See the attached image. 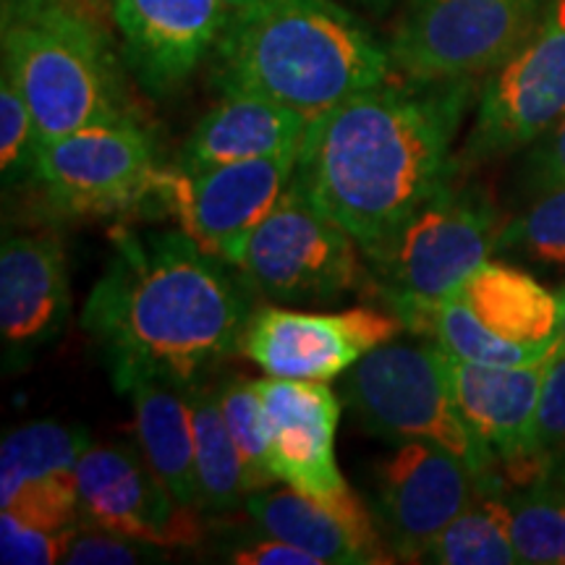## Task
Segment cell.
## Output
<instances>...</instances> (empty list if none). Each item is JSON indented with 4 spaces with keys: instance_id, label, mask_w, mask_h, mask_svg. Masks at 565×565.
I'll return each instance as SVG.
<instances>
[{
    "instance_id": "obj_28",
    "label": "cell",
    "mask_w": 565,
    "mask_h": 565,
    "mask_svg": "<svg viewBox=\"0 0 565 565\" xmlns=\"http://www.w3.org/2000/svg\"><path fill=\"white\" fill-rule=\"evenodd\" d=\"M494 257H513L540 270H565V183L534 196L524 212L505 221Z\"/></svg>"
},
{
    "instance_id": "obj_18",
    "label": "cell",
    "mask_w": 565,
    "mask_h": 565,
    "mask_svg": "<svg viewBox=\"0 0 565 565\" xmlns=\"http://www.w3.org/2000/svg\"><path fill=\"white\" fill-rule=\"evenodd\" d=\"M89 435L61 422H32L0 445V511L26 524L66 532L82 521L79 466Z\"/></svg>"
},
{
    "instance_id": "obj_27",
    "label": "cell",
    "mask_w": 565,
    "mask_h": 565,
    "mask_svg": "<svg viewBox=\"0 0 565 565\" xmlns=\"http://www.w3.org/2000/svg\"><path fill=\"white\" fill-rule=\"evenodd\" d=\"M427 335L435 338V343L448 353V356L461 359L471 364H490V366H519V364H536L550 362L555 353L529 349L505 341L498 333H492L487 324L477 320L458 296L445 299L435 309L433 322H429Z\"/></svg>"
},
{
    "instance_id": "obj_22",
    "label": "cell",
    "mask_w": 565,
    "mask_h": 565,
    "mask_svg": "<svg viewBox=\"0 0 565 565\" xmlns=\"http://www.w3.org/2000/svg\"><path fill=\"white\" fill-rule=\"evenodd\" d=\"M134 404L139 454L183 508L202 511L196 490L194 466V427L189 406V385L171 380H147L129 393Z\"/></svg>"
},
{
    "instance_id": "obj_16",
    "label": "cell",
    "mask_w": 565,
    "mask_h": 565,
    "mask_svg": "<svg viewBox=\"0 0 565 565\" xmlns=\"http://www.w3.org/2000/svg\"><path fill=\"white\" fill-rule=\"evenodd\" d=\"M76 479L87 524L166 550L200 542V511L175 503L145 456L126 445H89L76 466Z\"/></svg>"
},
{
    "instance_id": "obj_15",
    "label": "cell",
    "mask_w": 565,
    "mask_h": 565,
    "mask_svg": "<svg viewBox=\"0 0 565 565\" xmlns=\"http://www.w3.org/2000/svg\"><path fill=\"white\" fill-rule=\"evenodd\" d=\"M445 370L458 412L498 456L505 487L547 479V466L536 448V412L547 362L490 366L445 353Z\"/></svg>"
},
{
    "instance_id": "obj_20",
    "label": "cell",
    "mask_w": 565,
    "mask_h": 565,
    "mask_svg": "<svg viewBox=\"0 0 565 565\" xmlns=\"http://www.w3.org/2000/svg\"><path fill=\"white\" fill-rule=\"evenodd\" d=\"M307 129V118L286 105L249 92H228L194 126V131L183 141L175 166L200 171L225 162L301 150Z\"/></svg>"
},
{
    "instance_id": "obj_8",
    "label": "cell",
    "mask_w": 565,
    "mask_h": 565,
    "mask_svg": "<svg viewBox=\"0 0 565 565\" xmlns=\"http://www.w3.org/2000/svg\"><path fill=\"white\" fill-rule=\"evenodd\" d=\"M547 0H412L395 26L393 68L408 82H477L540 24Z\"/></svg>"
},
{
    "instance_id": "obj_21",
    "label": "cell",
    "mask_w": 565,
    "mask_h": 565,
    "mask_svg": "<svg viewBox=\"0 0 565 565\" xmlns=\"http://www.w3.org/2000/svg\"><path fill=\"white\" fill-rule=\"evenodd\" d=\"M477 320L505 341L557 353L563 303L524 267L487 259L454 294Z\"/></svg>"
},
{
    "instance_id": "obj_25",
    "label": "cell",
    "mask_w": 565,
    "mask_h": 565,
    "mask_svg": "<svg viewBox=\"0 0 565 565\" xmlns=\"http://www.w3.org/2000/svg\"><path fill=\"white\" fill-rule=\"evenodd\" d=\"M440 565H513L521 563L511 536V513L503 490H487L443 529L424 553Z\"/></svg>"
},
{
    "instance_id": "obj_5",
    "label": "cell",
    "mask_w": 565,
    "mask_h": 565,
    "mask_svg": "<svg viewBox=\"0 0 565 565\" xmlns=\"http://www.w3.org/2000/svg\"><path fill=\"white\" fill-rule=\"evenodd\" d=\"M503 225L490 196L477 186H456L450 179L366 254L387 307L404 328L427 333L435 309L498 254Z\"/></svg>"
},
{
    "instance_id": "obj_33",
    "label": "cell",
    "mask_w": 565,
    "mask_h": 565,
    "mask_svg": "<svg viewBox=\"0 0 565 565\" xmlns=\"http://www.w3.org/2000/svg\"><path fill=\"white\" fill-rule=\"evenodd\" d=\"M66 532L26 524L19 515L0 511V561L6 565H51L63 561Z\"/></svg>"
},
{
    "instance_id": "obj_40",
    "label": "cell",
    "mask_w": 565,
    "mask_h": 565,
    "mask_svg": "<svg viewBox=\"0 0 565 565\" xmlns=\"http://www.w3.org/2000/svg\"><path fill=\"white\" fill-rule=\"evenodd\" d=\"M364 3H385V0H364Z\"/></svg>"
},
{
    "instance_id": "obj_6",
    "label": "cell",
    "mask_w": 565,
    "mask_h": 565,
    "mask_svg": "<svg viewBox=\"0 0 565 565\" xmlns=\"http://www.w3.org/2000/svg\"><path fill=\"white\" fill-rule=\"evenodd\" d=\"M345 404L370 435L435 443L461 458L487 490H503L500 461L458 412L440 345L385 343L345 372Z\"/></svg>"
},
{
    "instance_id": "obj_4",
    "label": "cell",
    "mask_w": 565,
    "mask_h": 565,
    "mask_svg": "<svg viewBox=\"0 0 565 565\" xmlns=\"http://www.w3.org/2000/svg\"><path fill=\"white\" fill-rule=\"evenodd\" d=\"M3 71L30 105L40 147L134 118L110 32L63 6L3 24Z\"/></svg>"
},
{
    "instance_id": "obj_38",
    "label": "cell",
    "mask_w": 565,
    "mask_h": 565,
    "mask_svg": "<svg viewBox=\"0 0 565 565\" xmlns=\"http://www.w3.org/2000/svg\"><path fill=\"white\" fill-rule=\"evenodd\" d=\"M221 3L225 6V9H228L231 17H236V13L252 9L254 3H259V0H221Z\"/></svg>"
},
{
    "instance_id": "obj_39",
    "label": "cell",
    "mask_w": 565,
    "mask_h": 565,
    "mask_svg": "<svg viewBox=\"0 0 565 565\" xmlns=\"http://www.w3.org/2000/svg\"><path fill=\"white\" fill-rule=\"evenodd\" d=\"M561 303H563V320H561V338H557V353L565 351V288L561 291Z\"/></svg>"
},
{
    "instance_id": "obj_10",
    "label": "cell",
    "mask_w": 565,
    "mask_h": 565,
    "mask_svg": "<svg viewBox=\"0 0 565 565\" xmlns=\"http://www.w3.org/2000/svg\"><path fill=\"white\" fill-rule=\"evenodd\" d=\"M249 286L273 301H328L359 280L356 242L288 183L238 249Z\"/></svg>"
},
{
    "instance_id": "obj_37",
    "label": "cell",
    "mask_w": 565,
    "mask_h": 565,
    "mask_svg": "<svg viewBox=\"0 0 565 565\" xmlns=\"http://www.w3.org/2000/svg\"><path fill=\"white\" fill-rule=\"evenodd\" d=\"M58 6V0H3V24H13V21L32 19L38 13Z\"/></svg>"
},
{
    "instance_id": "obj_12",
    "label": "cell",
    "mask_w": 565,
    "mask_h": 565,
    "mask_svg": "<svg viewBox=\"0 0 565 565\" xmlns=\"http://www.w3.org/2000/svg\"><path fill=\"white\" fill-rule=\"evenodd\" d=\"M299 150L186 171L160 168L158 202L179 217L204 252L233 265L246 236L270 212L294 179Z\"/></svg>"
},
{
    "instance_id": "obj_29",
    "label": "cell",
    "mask_w": 565,
    "mask_h": 565,
    "mask_svg": "<svg viewBox=\"0 0 565 565\" xmlns=\"http://www.w3.org/2000/svg\"><path fill=\"white\" fill-rule=\"evenodd\" d=\"M221 412L228 424L233 443L244 461L246 484L252 492H263L278 482L270 466V443H267L263 398L252 380H228L217 387Z\"/></svg>"
},
{
    "instance_id": "obj_41",
    "label": "cell",
    "mask_w": 565,
    "mask_h": 565,
    "mask_svg": "<svg viewBox=\"0 0 565 565\" xmlns=\"http://www.w3.org/2000/svg\"><path fill=\"white\" fill-rule=\"evenodd\" d=\"M563 484H565V482H563Z\"/></svg>"
},
{
    "instance_id": "obj_9",
    "label": "cell",
    "mask_w": 565,
    "mask_h": 565,
    "mask_svg": "<svg viewBox=\"0 0 565 565\" xmlns=\"http://www.w3.org/2000/svg\"><path fill=\"white\" fill-rule=\"evenodd\" d=\"M565 118V0H547L534 32L479 89L477 118L456 166L529 150Z\"/></svg>"
},
{
    "instance_id": "obj_13",
    "label": "cell",
    "mask_w": 565,
    "mask_h": 565,
    "mask_svg": "<svg viewBox=\"0 0 565 565\" xmlns=\"http://www.w3.org/2000/svg\"><path fill=\"white\" fill-rule=\"evenodd\" d=\"M404 330L393 309L353 307L345 312H296L263 307L249 315L242 353L267 377L328 383L349 372L364 353L395 341Z\"/></svg>"
},
{
    "instance_id": "obj_34",
    "label": "cell",
    "mask_w": 565,
    "mask_h": 565,
    "mask_svg": "<svg viewBox=\"0 0 565 565\" xmlns=\"http://www.w3.org/2000/svg\"><path fill=\"white\" fill-rule=\"evenodd\" d=\"M521 183L532 196L565 183V118L526 150Z\"/></svg>"
},
{
    "instance_id": "obj_31",
    "label": "cell",
    "mask_w": 565,
    "mask_h": 565,
    "mask_svg": "<svg viewBox=\"0 0 565 565\" xmlns=\"http://www.w3.org/2000/svg\"><path fill=\"white\" fill-rule=\"evenodd\" d=\"M536 448L547 475L565 482V351L547 362L536 412Z\"/></svg>"
},
{
    "instance_id": "obj_32",
    "label": "cell",
    "mask_w": 565,
    "mask_h": 565,
    "mask_svg": "<svg viewBox=\"0 0 565 565\" xmlns=\"http://www.w3.org/2000/svg\"><path fill=\"white\" fill-rule=\"evenodd\" d=\"M158 545L150 542L131 540V536L108 532V529L95 524H74L66 536V550H63L61 563L74 565H129L141 561H154L160 557Z\"/></svg>"
},
{
    "instance_id": "obj_35",
    "label": "cell",
    "mask_w": 565,
    "mask_h": 565,
    "mask_svg": "<svg viewBox=\"0 0 565 565\" xmlns=\"http://www.w3.org/2000/svg\"><path fill=\"white\" fill-rule=\"evenodd\" d=\"M225 561L242 565H322L307 550L294 547L291 542H282L270 534L238 542L225 553Z\"/></svg>"
},
{
    "instance_id": "obj_19",
    "label": "cell",
    "mask_w": 565,
    "mask_h": 565,
    "mask_svg": "<svg viewBox=\"0 0 565 565\" xmlns=\"http://www.w3.org/2000/svg\"><path fill=\"white\" fill-rule=\"evenodd\" d=\"M68 312V270L53 231L11 233L0 246V335L6 364L26 362L58 335Z\"/></svg>"
},
{
    "instance_id": "obj_17",
    "label": "cell",
    "mask_w": 565,
    "mask_h": 565,
    "mask_svg": "<svg viewBox=\"0 0 565 565\" xmlns=\"http://www.w3.org/2000/svg\"><path fill=\"white\" fill-rule=\"evenodd\" d=\"M228 19L221 0H113L124 58L152 97L171 95L194 74Z\"/></svg>"
},
{
    "instance_id": "obj_7",
    "label": "cell",
    "mask_w": 565,
    "mask_h": 565,
    "mask_svg": "<svg viewBox=\"0 0 565 565\" xmlns=\"http://www.w3.org/2000/svg\"><path fill=\"white\" fill-rule=\"evenodd\" d=\"M263 398L270 466L278 482L294 487L328 508L362 550L366 563H393L387 547L356 492L335 461V429L341 401L324 383L312 380H257Z\"/></svg>"
},
{
    "instance_id": "obj_36",
    "label": "cell",
    "mask_w": 565,
    "mask_h": 565,
    "mask_svg": "<svg viewBox=\"0 0 565 565\" xmlns=\"http://www.w3.org/2000/svg\"><path fill=\"white\" fill-rule=\"evenodd\" d=\"M63 9L79 13V17L95 21L97 26L110 32L113 26V0H58Z\"/></svg>"
},
{
    "instance_id": "obj_1",
    "label": "cell",
    "mask_w": 565,
    "mask_h": 565,
    "mask_svg": "<svg viewBox=\"0 0 565 565\" xmlns=\"http://www.w3.org/2000/svg\"><path fill=\"white\" fill-rule=\"evenodd\" d=\"M475 82L362 89L309 124L291 186L370 254L454 179Z\"/></svg>"
},
{
    "instance_id": "obj_24",
    "label": "cell",
    "mask_w": 565,
    "mask_h": 565,
    "mask_svg": "<svg viewBox=\"0 0 565 565\" xmlns=\"http://www.w3.org/2000/svg\"><path fill=\"white\" fill-rule=\"evenodd\" d=\"M189 406H192L196 490H200L202 511H233L249 498V484H246L244 461L221 412L217 391L192 383Z\"/></svg>"
},
{
    "instance_id": "obj_3",
    "label": "cell",
    "mask_w": 565,
    "mask_h": 565,
    "mask_svg": "<svg viewBox=\"0 0 565 565\" xmlns=\"http://www.w3.org/2000/svg\"><path fill=\"white\" fill-rule=\"evenodd\" d=\"M391 51L335 0H259L228 19L212 82L267 97L317 121L391 76Z\"/></svg>"
},
{
    "instance_id": "obj_14",
    "label": "cell",
    "mask_w": 565,
    "mask_h": 565,
    "mask_svg": "<svg viewBox=\"0 0 565 565\" xmlns=\"http://www.w3.org/2000/svg\"><path fill=\"white\" fill-rule=\"evenodd\" d=\"M487 487L461 458L435 443L406 440L374 469V505L395 561L424 553Z\"/></svg>"
},
{
    "instance_id": "obj_2",
    "label": "cell",
    "mask_w": 565,
    "mask_h": 565,
    "mask_svg": "<svg viewBox=\"0 0 565 565\" xmlns=\"http://www.w3.org/2000/svg\"><path fill=\"white\" fill-rule=\"evenodd\" d=\"M244 294L186 231H116L108 267L82 312L113 385L147 380L192 385L210 364L242 351Z\"/></svg>"
},
{
    "instance_id": "obj_30",
    "label": "cell",
    "mask_w": 565,
    "mask_h": 565,
    "mask_svg": "<svg viewBox=\"0 0 565 565\" xmlns=\"http://www.w3.org/2000/svg\"><path fill=\"white\" fill-rule=\"evenodd\" d=\"M40 152V137L34 116L24 95L3 71L0 79V171L6 183H17L26 173H34Z\"/></svg>"
},
{
    "instance_id": "obj_26",
    "label": "cell",
    "mask_w": 565,
    "mask_h": 565,
    "mask_svg": "<svg viewBox=\"0 0 565 565\" xmlns=\"http://www.w3.org/2000/svg\"><path fill=\"white\" fill-rule=\"evenodd\" d=\"M503 494L519 561L565 565V484L547 477L524 487H503Z\"/></svg>"
},
{
    "instance_id": "obj_23",
    "label": "cell",
    "mask_w": 565,
    "mask_h": 565,
    "mask_svg": "<svg viewBox=\"0 0 565 565\" xmlns=\"http://www.w3.org/2000/svg\"><path fill=\"white\" fill-rule=\"evenodd\" d=\"M249 519L265 534L291 542L294 547L307 550L322 565H362L366 557L345 526L328 508L317 503L294 487H282L275 492H252L244 500Z\"/></svg>"
},
{
    "instance_id": "obj_11",
    "label": "cell",
    "mask_w": 565,
    "mask_h": 565,
    "mask_svg": "<svg viewBox=\"0 0 565 565\" xmlns=\"http://www.w3.org/2000/svg\"><path fill=\"white\" fill-rule=\"evenodd\" d=\"M158 147L137 118L71 131L34 160L45 200L66 215H118L158 192Z\"/></svg>"
}]
</instances>
